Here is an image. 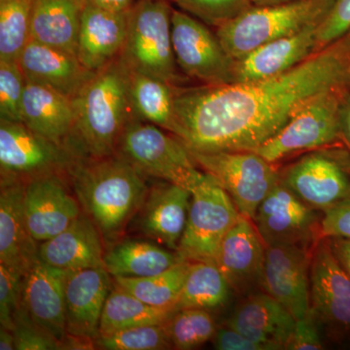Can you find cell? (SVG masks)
Here are the masks:
<instances>
[{"label": "cell", "mask_w": 350, "mask_h": 350, "mask_svg": "<svg viewBox=\"0 0 350 350\" xmlns=\"http://www.w3.org/2000/svg\"><path fill=\"white\" fill-rule=\"evenodd\" d=\"M350 86V31L286 72L175 89V133L190 150L255 151L315 96Z\"/></svg>", "instance_id": "6da1fadb"}, {"label": "cell", "mask_w": 350, "mask_h": 350, "mask_svg": "<svg viewBox=\"0 0 350 350\" xmlns=\"http://www.w3.org/2000/svg\"><path fill=\"white\" fill-rule=\"evenodd\" d=\"M18 63L27 82L49 87L71 100L96 75L76 55L29 40Z\"/></svg>", "instance_id": "7402d4cb"}, {"label": "cell", "mask_w": 350, "mask_h": 350, "mask_svg": "<svg viewBox=\"0 0 350 350\" xmlns=\"http://www.w3.org/2000/svg\"><path fill=\"white\" fill-rule=\"evenodd\" d=\"M312 251L291 244L266 246L260 288L296 320L305 317L310 308Z\"/></svg>", "instance_id": "5bb4252c"}, {"label": "cell", "mask_w": 350, "mask_h": 350, "mask_svg": "<svg viewBox=\"0 0 350 350\" xmlns=\"http://www.w3.org/2000/svg\"><path fill=\"white\" fill-rule=\"evenodd\" d=\"M24 208L29 231L39 243L64 231L83 213L68 175L61 174L25 184Z\"/></svg>", "instance_id": "9a60e30c"}, {"label": "cell", "mask_w": 350, "mask_h": 350, "mask_svg": "<svg viewBox=\"0 0 350 350\" xmlns=\"http://www.w3.org/2000/svg\"><path fill=\"white\" fill-rule=\"evenodd\" d=\"M180 261L175 251L145 238L120 239L105 250V267L112 278H146Z\"/></svg>", "instance_id": "f1b7e54d"}, {"label": "cell", "mask_w": 350, "mask_h": 350, "mask_svg": "<svg viewBox=\"0 0 350 350\" xmlns=\"http://www.w3.org/2000/svg\"><path fill=\"white\" fill-rule=\"evenodd\" d=\"M191 196V191L167 181L149 186L128 234L135 232L176 252L187 222Z\"/></svg>", "instance_id": "e0dca14e"}, {"label": "cell", "mask_w": 350, "mask_h": 350, "mask_svg": "<svg viewBox=\"0 0 350 350\" xmlns=\"http://www.w3.org/2000/svg\"><path fill=\"white\" fill-rule=\"evenodd\" d=\"M68 271L38 259L23 276L21 308L57 340L66 333L64 286Z\"/></svg>", "instance_id": "d6986e66"}, {"label": "cell", "mask_w": 350, "mask_h": 350, "mask_svg": "<svg viewBox=\"0 0 350 350\" xmlns=\"http://www.w3.org/2000/svg\"><path fill=\"white\" fill-rule=\"evenodd\" d=\"M350 31V0H334L317 29V49L321 50Z\"/></svg>", "instance_id": "60d3db41"}, {"label": "cell", "mask_w": 350, "mask_h": 350, "mask_svg": "<svg viewBox=\"0 0 350 350\" xmlns=\"http://www.w3.org/2000/svg\"><path fill=\"white\" fill-rule=\"evenodd\" d=\"M232 291L229 283L215 264L192 262L175 304L174 312L183 308L213 310L222 308L229 301Z\"/></svg>", "instance_id": "1f68e13d"}, {"label": "cell", "mask_w": 350, "mask_h": 350, "mask_svg": "<svg viewBox=\"0 0 350 350\" xmlns=\"http://www.w3.org/2000/svg\"><path fill=\"white\" fill-rule=\"evenodd\" d=\"M334 256L350 278V239H326Z\"/></svg>", "instance_id": "f6af8a7d"}, {"label": "cell", "mask_w": 350, "mask_h": 350, "mask_svg": "<svg viewBox=\"0 0 350 350\" xmlns=\"http://www.w3.org/2000/svg\"><path fill=\"white\" fill-rule=\"evenodd\" d=\"M179 10L213 27L230 22L252 6V0H172Z\"/></svg>", "instance_id": "8d00e7d4"}, {"label": "cell", "mask_w": 350, "mask_h": 350, "mask_svg": "<svg viewBox=\"0 0 350 350\" xmlns=\"http://www.w3.org/2000/svg\"><path fill=\"white\" fill-rule=\"evenodd\" d=\"M191 262H179L174 267L146 278H113V282L147 305L174 312V306L187 278Z\"/></svg>", "instance_id": "d6a6232c"}, {"label": "cell", "mask_w": 350, "mask_h": 350, "mask_svg": "<svg viewBox=\"0 0 350 350\" xmlns=\"http://www.w3.org/2000/svg\"><path fill=\"white\" fill-rule=\"evenodd\" d=\"M25 184L0 185V264L24 275L39 259V243L27 226Z\"/></svg>", "instance_id": "d4e9b609"}, {"label": "cell", "mask_w": 350, "mask_h": 350, "mask_svg": "<svg viewBox=\"0 0 350 350\" xmlns=\"http://www.w3.org/2000/svg\"><path fill=\"white\" fill-rule=\"evenodd\" d=\"M226 325L264 345L268 350L286 349L296 319L273 297L262 292L247 295Z\"/></svg>", "instance_id": "cb8c5ba5"}, {"label": "cell", "mask_w": 350, "mask_h": 350, "mask_svg": "<svg viewBox=\"0 0 350 350\" xmlns=\"http://www.w3.org/2000/svg\"><path fill=\"white\" fill-rule=\"evenodd\" d=\"M172 11L169 0H137L129 10L126 42L118 59L130 70L176 86L181 78L172 46Z\"/></svg>", "instance_id": "8992f818"}, {"label": "cell", "mask_w": 350, "mask_h": 350, "mask_svg": "<svg viewBox=\"0 0 350 350\" xmlns=\"http://www.w3.org/2000/svg\"><path fill=\"white\" fill-rule=\"evenodd\" d=\"M13 332L17 350H59V340L32 321L21 308L14 315Z\"/></svg>", "instance_id": "f35d334b"}, {"label": "cell", "mask_w": 350, "mask_h": 350, "mask_svg": "<svg viewBox=\"0 0 350 350\" xmlns=\"http://www.w3.org/2000/svg\"><path fill=\"white\" fill-rule=\"evenodd\" d=\"M113 286L105 268L68 271L64 286L66 332L96 338L101 313Z\"/></svg>", "instance_id": "ffe728a7"}, {"label": "cell", "mask_w": 350, "mask_h": 350, "mask_svg": "<svg viewBox=\"0 0 350 350\" xmlns=\"http://www.w3.org/2000/svg\"><path fill=\"white\" fill-rule=\"evenodd\" d=\"M294 1H297V0H252V4L255 6H271Z\"/></svg>", "instance_id": "f907efd6"}, {"label": "cell", "mask_w": 350, "mask_h": 350, "mask_svg": "<svg viewBox=\"0 0 350 350\" xmlns=\"http://www.w3.org/2000/svg\"><path fill=\"white\" fill-rule=\"evenodd\" d=\"M23 276L0 264V323L11 330L14 315L21 306Z\"/></svg>", "instance_id": "ab89813d"}, {"label": "cell", "mask_w": 350, "mask_h": 350, "mask_svg": "<svg viewBox=\"0 0 350 350\" xmlns=\"http://www.w3.org/2000/svg\"><path fill=\"white\" fill-rule=\"evenodd\" d=\"M116 155L146 178L170 182L191 192L206 175L176 135L137 118L131 119L122 133Z\"/></svg>", "instance_id": "277c9868"}, {"label": "cell", "mask_w": 350, "mask_h": 350, "mask_svg": "<svg viewBox=\"0 0 350 350\" xmlns=\"http://www.w3.org/2000/svg\"><path fill=\"white\" fill-rule=\"evenodd\" d=\"M319 238L350 239V200L323 213L320 223Z\"/></svg>", "instance_id": "7bdbcfd3"}, {"label": "cell", "mask_w": 350, "mask_h": 350, "mask_svg": "<svg viewBox=\"0 0 350 350\" xmlns=\"http://www.w3.org/2000/svg\"><path fill=\"white\" fill-rule=\"evenodd\" d=\"M315 23L301 31L265 44L250 54L234 59V83L257 81L286 72L317 53Z\"/></svg>", "instance_id": "44dd1931"}, {"label": "cell", "mask_w": 350, "mask_h": 350, "mask_svg": "<svg viewBox=\"0 0 350 350\" xmlns=\"http://www.w3.org/2000/svg\"><path fill=\"white\" fill-rule=\"evenodd\" d=\"M33 0H0V62H18L29 41Z\"/></svg>", "instance_id": "836d02e7"}, {"label": "cell", "mask_w": 350, "mask_h": 350, "mask_svg": "<svg viewBox=\"0 0 350 350\" xmlns=\"http://www.w3.org/2000/svg\"><path fill=\"white\" fill-rule=\"evenodd\" d=\"M25 85L18 62H0V120L22 122Z\"/></svg>", "instance_id": "74e56055"}, {"label": "cell", "mask_w": 350, "mask_h": 350, "mask_svg": "<svg viewBox=\"0 0 350 350\" xmlns=\"http://www.w3.org/2000/svg\"><path fill=\"white\" fill-rule=\"evenodd\" d=\"M191 193L187 222L177 255L181 262L215 264L223 239L238 223L241 214L211 175L206 174Z\"/></svg>", "instance_id": "52a82bcc"}, {"label": "cell", "mask_w": 350, "mask_h": 350, "mask_svg": "<svg viewBox=\"0 0 350 350\" xmlns=\"http://www.w3.org/2000/svg\"><path fill=\"white\" fill-rule=\"evenodd\" d=\"M128 20L129 11L83 5L77 57L85 68L96 73L118 59L126 42Z\"/></svg>", "instance_id": "603a6c76"}, {"label": "cell", "mask_w": 350, "mask_h": 350, "mask_svg": "<svg viewBox=\"0 0 350 350\" xmlns=\"http://www.w3.org/2000/svg\"><path fill=\"white\" fill-rule=\"evenodd\" d=\"M68 178L83 213L98 227L105 250L125 238L148 192L146 177L115 154L77 159Z\"/></svg>", "instance_id": "7a4b0ae2"}, {"label": "cell", "mask_w": 350, "mask_h": 350, "mask_svg": "<svg viewBox=\"0 0 350 350\" xmlns=\"http://www.w3.org/2000/svg\"><path fill=\"white\" fill-rule=\"evenodd\" d=\"M211 340L214 349L218 350H268L264 345L228 325L218 327Z\"/></svg>", "instance_id": "ee69618b"}, {"label": "cell", "mask_w": 350, "mask_h": 350, "mask_svg": "<svg viewBox=\"0 0 350 350\" xmlns=\"http://www.w3.org/2000/svg\"><path fill=\"white\" fill-rule=\"evenodd\" d=\"M333 3L334 0H297L278 5H252L216 27V36L229 56L239 59L265 44L321 22Z\"/></svg>", "instance_id": "5b68a950"}, {"label": "cell", "mask_w": 350, "mask_h": 350, "mask_svg": "<svg viewBox=\"0 0 350 350\" xmlns=\"http://www.w3.org/2000/svg\"><path fill=\"white\" fill-rule=\"evenodd\" d=\"M96 349L103 350L174 349L170 342L167 322L98 335L96 338Z\"/></svg>", "instance_id": "d590c367"}, {"label": "cell", "mask_w": 350, "mask_h": 350, "mask_svg": "<svg viewBox=\"0 0 350 350\" xmlns=\"http://www.w3.org/2000/svg\"><path fill=\"white\" fill-rule=\"evenodd\" d=\"M323 213L306 206L280 180L252 219L266 245L291 244L312 250L319 241Z\"/></svg>", "instance_id": "7c38bea8"}, {"label": "cell", "mask_w": 350, "mask_h": 350, "mask_svg": "<svg viewBox=\"0 0 350 350\" xmlns=\"http://www.w3.org/2000/svg\"><path fill=\"white\" fill-rule=\"evenodd\" d=\"M266 246L253 221L241 215L223 239L215 262L232 291L247 296L261 286Z\"/></svg>", "instance_id": "ac0fdd59"}, {"label": "cell", "mask_w": 350, "mask_h": 350, "mask_svg": "<svg viewBox=\"0 0 350 350\" xmlns=\"http://www.w3.org/2000/svg\"><path fill=\"white\" fill-rule=\"evenodd\" d=\"M280 180L314 211L325 213L350 200V179L331 157L310 153L280 172Z\"/></svg>", "instance_id": "2e32d148"}, {"label": "cell", "mask_w": 350, "mask_h": 350, "mask_svg": "<svg viewBox=\"0 0 350 350\" xmlns=\"http://www.w3.org/2000/svg\"><path fill=\"white\" fill-rule=\"evenodd\" d=\"M96 349V338L86 336L75 335V334H64L59 340V350H94Z\"/></svg>", "instance_id": "bcb514c9"}, {"label": "cell", "mask_w": 350, "mask_h": 350, "mask_svg": "<svg viewBox=\"0 0 350 350\" xmlns=\"http://www.w3.org/2000/svg\"><path fill=\"white\" fill-rule=\"evenodd\" d=\"M77 159L62 145L22 122L0 120V185L27 184L48 175H68Z\"/></svg>", "instance_id": "9c48e42d"}, {"label": "cell", "mask_w": 350, "mask_h": 350, "mask_svg": "<svg viewBox=\"0 0 350 350\" xmlns=\"http://www.w3.org/2000/svg\"><path fill=\"white\" fill-rule=\"evenodd\" d=\"M345 90L326 92L313 98L255 152L275 163L297 152L314 150L335 142L340 137V111Z\"/></svg>", "instance_id": "30bf717a"}, {"label": "cell", "mask_w": 350, "mask_h": 350, "mask_svg": "<svg viewBox=\"0 0 350 350\" xmlns=\"http://www.w3.org/2000/svg\"><path fill=\"white\" fill-rule=\"evenodd\" d=\"M73 103L75 125L66 148L76 159L115 155L122 133L135 118L126 68L119 59L98 71Z\"/></svg>", "instance_id": "3957f363"}, {"label": "cell", "mask_w": 350, "mask_h": 350, "mask_svg": "<svg viewBox=\"0 0 350 350\" xmlns=\"http://www.w3.org/2000/svg\"><path fill=\"white\" fill-rule=\"evenodd\" d=\"M174 349L191 350L213 340L217 325L211 310L183 308L172 313L167 321Z\"/></svg>", "instance_id": "e575fe53"}, {"label": "cell", "mask_w": 350, "mask_h": 350, "mask_svg": "<svg viewBox=\"0 0 350 350\" xmlns=\"http://www.w3.org/2000/svg\"><path fill=\"white\" fill-rule=\"evenodd\" d=\"M82 9L80 0H33L29 40L77 56Z\"/></svg>", "instance_id": "83f0119b"}, {"label": "cell", "mask_w": 350, "mask_h": 350, "mask_svg": "<svg viewBox=\"0 0 350 350\" xmlns=\"http://www.w3.org/2000/svg\"><path fill=\"white\" fill-rule=\"evenodd\" d=\"M310 301L319 325L337 336L350 335V278L326 239H319L312 248Z\"/></svg>", "instance_id": "4fadbf2b"}, {"label": "cell", "mask_w": 350, "mask_h": 350, "mask_svg": "<svg viewBox=\"0 0 350 350\" xmlns=\"http://www.w3.org/2000/svg\"><path fill=\"white\" fill-rule=\"evenodd\" d=\"M126 70L129 98L135 118L160 126L174 135L176 86L153 76L128 68Z\"/></svg>", "instance_id": "f546056e"}, {"label": "cell", "mask_w": 350, "mask_h": 350, "mask_svg": "<svg viewBox=\"0 0 350 350\" xmlns=\"http://www.w3.org/2000/svg\"><path fill=\"white\" fill-rule=\"evenodd\" d=\"M206 25L189 14L174 9L172 38L177 66L189 77L204 85L232 84L234 82V59Z\"/></svg>", "instance_id": "8fae6325"}, {"label": "cell", "mask_w": 350, "mask_h": 350, "mask_svg": "<svg viewBox=\"0 0 350 350\" xmlns=\"http://www.w3.org/2000/svg\"><path fill=\"white\" fill-rule=\"evenodd\" d=\"M174 310L147 305L113 282L101 313L100 335L126 329L165 323Z\"/></svg>", "instance_id": "4dcf8cb0"}, {"label": "cell", "mask_w": 350, "mask_h": 350, "mask_svg": "<svg viewBox=\"0 0 350 350\" xmlns=\"http://www.w3.org/2000/svg\"><path fill=\"white\" fill-rule=\"evenodd\" d=\"M319 323L308 310L305 317L296 320L293 333L288 342L286 350H320L324 349L319 333Z\"/></svg>", "instance_id": "b9f144b4"}, {"label": "cell", "mask_w": 350, "mask_h": 350, "mask_svg": "<svg viewBox=\"0 0 350 350\" xmlns=\"http://www.w3.org/2000/svg\"><path fill=\"white\" fill-rule=\"evenodd\" d=\"M340 137L350 149V96H345L340 111Z\"/></svg>", "instance_id": "c3c4849f"}, {"label": "cell", "mask_w": 350, "mask_h": 350, "mask_svg": "<svg viewBox=\"0 0 350 350\" xmlns=\"http://www.w3.org/2000/svg\"><path fill=\"white\" fill-rule=\"evenodd\" d=\"M83 5H92L114 12H126L130 10L137 0H80Z\"/></svg>", "instance_id": "7dc6e473"}, {"label": "cell", "mask_w": 350, "mask_h": 350, "mask_svg": "<svg viewBox=\"0 0 350 350\" xmlns=\"http://www.w3.org/2000/svg\"><path fill=\"white\" fill-rule=\"evenodd\" d=\"M190 153L198 167L211 175L228 193L241 215L251 220L280 179L275 163L255 151L190 150Z\"/></svg>", "instance_id": "ba28073f"}, {"label": "cell", "mask_w": 350, "mask_h": 350, "mask_svg": "<svg viewBox=\"0 0 350 350\" xmlns=\"http://www.w3.org/2000/svg\"><path fill=\"white\" fill-rule=\"evenodd\" d=\"M105 254L103 237L84 213L64 231L39 244V259L64 271L105 268Z\"/></svg>", "instance_id": "484cf974"}, {"label": "cell", "mask_w": 350, "mask_h": 350, "mask_svg": "<svg viewBox=\"0 0 350 350\" xmlns=\"http://www.w3.org/2000/svg\"><path fill=\"white\" fill-rule=\"evenodd\" d=\"M0 349L15 350V335L11 329L1 327L0 329Z\"/></svg>", "instance_id": "681fc988"}, {"label": "cell", "mask_w": 350, "mask_h": 350, "mask_svg": "<svg viewBox=\"0 0 350 350\" xmlns=\"http://www.w3.org/2000/svg\"><path fill=\"white\" fill-rule=\"evenodd\" d=\"M73 100L49 87L36 83L25 85L22 123L34 133L66 147L75 129Z\"/></svg>", "instance_id": "4316f807"}]
</instances>
